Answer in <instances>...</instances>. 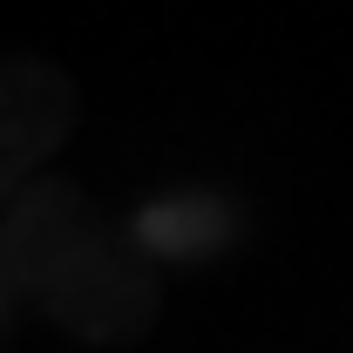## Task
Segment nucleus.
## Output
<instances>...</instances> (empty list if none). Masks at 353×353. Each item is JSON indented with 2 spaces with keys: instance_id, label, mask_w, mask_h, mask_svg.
<instances>
[{
  "instance_id": "1",
  "label": "nucleus",
  "mask_w": 353,
  "mask_h": 353,
  "mask_svg": "<svg viewBox=\"0 0 353 353\" xmlns=\"http://www.w3.org/2000/svg\"><path fill=\"white\" fill-rule=\"evenodd\" d=\"M21 245H28V259H34V272L41 279H75V292L61 299V306L75 312V319H88V326H123L136 312V279L123 272V265H95L88 252H75L82 245V211H75V197L68 190H41L28 211H21Z\"/></svg>"
},
{
  "instance_id": "2",
  "label": "nucleus",
  "mask_w": 353,
  "mask_h": 353,
  "mask_svg": "<svg viewBox=\"0 0 353 353\" xmlns=\"http://www.w3.org/2000/svg\"><path fill=\"white\" fill-rule=\"evenodd\" d=\"M75 130V82L48 54H0V197Z\"/></svg>"
}]
</instances>
